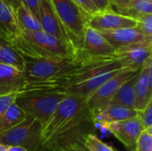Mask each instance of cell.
<instances>
[{
	"instance_id": "6da1fadb",
	"label": "cell",
	"mask_w": 152,
	"mask_h": 151,
	"mask_svg": "<svg viewBox=\"0 0 152 151\" xmlns=\"http://www.w3.org/2000/svg\"><path fill=\"white\" fill-rule=\"evenodd\" d=\"M95 125L85 100L68 95L41 128L44 151H59L66 145L92 133Z\"/></svg>"
},
{
	"instance_id": "7a4b0ae2",
	"label": "cell",
	"mask_w": 152,
	"mask_h": 151,
	"mask_svg": "<svg viewBox=\"0 0 152 151\" xmlns=\"http://www.w3.org/2000/svg\"><path fill=\"white\" fill-rule=\"evenodd\" d=\"M10 44L23 59L73 58L77 53L70 44L43 30H20V36Z\"/></svg>"
},
{
	"instance_id": "3957f363",
	"label": "cell",
	"mask_w": 152,
	"mask_h": 151,
	"mask_svg": "<svg viewBox=\"0 0 152 151\" xmlns=\"http://www.w3.org/2000/svg\"><path fill=\"white\" fill-rule=\"evenodd\" d=\"M53 11L76 51L81 49L89 15L72 0H50Z\"/></svg>"
},
{
	"instance_id": "277c9868",
	"label": "cell",
	"mask_w": 152,
	"mask_h": 151,
	"mask_svg": "<svg viewBox=\"0 0 152 151\" xmlns=\"http://www.w3.org/2000/svg\"><path fill=\"white\" fill-rule=\"evenodd\" d=\"M67 96L63 93L23 91L17 94L15 103L28 117H33L43 126Z\"/></svg>"
},
{
	"instance_id": "5b68a950",
	"label": "cell",
	"mask_w": 152,
	"mask_h": 151,
	"mask_svg": "<svg viewBox=\"0 0 152 151\" xmlns=\"http://www.w3.org/2000/svg\"><path fill=\"white\" fill-rule=\"evenodd\" d=\"M41 128L36 119L27 116L23 122L0 133V144L20 146L28 151H44L40 143Z\"/></svg>"
},
{
	"instance_id": "8992f818",
	"label": "cell",
	"mask_w": 152,
	"mask_h": 151,
	"mask_svg": "<svg viewBox=\"0 0 152 151\" xmlns=\"http://www.w3.org/2000/svg\"><path fill=\"white\" fill-rule=\"evenodd\" d=\"M75 57L76 55L73 58L24 59L23 74L26 85L44 82L56 77L73 63Z\"/></svg>"
},
{
	"instance_id": "52a82bcc",
	"label": "cell",
	"mask_w": 152,
	"mask_h": 151,
	"mask_svg": "<svg viewBox=\"0 0 152 151\" xmlns=\"http://www.w3.org/2000/svg\"><path fill=\"white\" fill-rule=\"evenodd\" d=\"M140 70L121 69L112 78L100 86L86 101V106L92 115V117L105 109L111 101L119 87Z\"/></svg>"
},
{
	"instance_id": "ba28073f",
	"label": "cell",
	"mask_w": 152,
	"mask_h": 151,
	"mask_svg": "<svg viewBox=\"0 0 152 151\" xmlns=\"http://www.w3.org/2000/svg\"><path fill=\"white\" fill-rule=\"evenodd\" d=\"M152 41L135 44L117 49L114 55L118 59L123 69L140 70L144 62L151 57Z\"/></svg>"
},
{
	"instance_id": "9c48e42d",
	"label": "cell",
	"mask_w": 152,
	"mask_h": 151,
	"mask_svg": "<svg viewBox=\"0 0 152 151\" xmlns=\"http://www.w3.org/2000/svg\"><path fill=\"white\" fill-rule=\"evenodd\" d=\"M88 27L100 31H110L119 28H135L136 20L133 18L122 15L113 9L98 12L89 17Z\"/></svg>"
},
{
	"instance_id": "30bf717a",
	"label": "cell",
	"mask_w": 152,
	"mask_h": 151,
	"mask_svg": "<svg viewBox=\"0 0 152 151\" xmlns=\"http://www.w3.org/2000/svg\"><path fill=\"white\" fill-rule=\"evenodd\" d=\"M104 127L107 128L127 150L136 151L137 140L143 130L137 117L124 121L110 123Z\"/></svg>"
},
{
	"instance_id": "8fae6325",
	"label": "cell",
	"mask_w": 152,
	"mask_h": 151,
	"mask_svg": "<svg viewBox=\"0 0 152 151\" xmlns=\"http://www.w3.org/2000/svg\"><path fill=\"white\" fill-rule=\"evenodd\" d=\"M37 20L43 31L70 44L67 34L56 16L50 0H39L37 7Z\"/></svg>"
},
{
	"instance_id": "7c38bea8",
	"label": "cell",
	"mask_w": 152,
	"mask_h": 151,
	"mask_svg": "<svg viewBox=\"0 0 152 151\" xmlns=\"http://www.w3.org/2000/svg\"><path fill=\"white\" fill-rule=\"evenodd\" d=\"M134 107L136 111L143 109L152 101V58L150 57L141 68L134 86Z\"/></svg>"
},
{
	"instance_id": "4fadbf2b",
	"label": "cell",
	"mask_w": 152,
	"mask_h": 151,
	"mask_svg": "<svg viewBox=\"0 0 152 151\" xmlns=\"http://www.w3.org/2000/svg\"><path fill=\"white\" fill-rule=\"evenodd\" d=\"M78 51L89 56L104 57L114 55L116 49L100 31L87 27L85 31L81 49Z\"/></svg>"
},
{
	"instance_id": "5bb4252c",
	"label": "cell",
	"mask_w": 152,
	"mask_h": 151,
	"mask_svg": "<svg viewBox=\"0 0 152 151\" xmlns=\"http://www.w3.org/2000/svg\"><path fill=\"white\" fill-rule=\"evenodd\" d=\"M25 85L22 71L12 66L0 63V96L21 93Z\"/></svg>"
},
{
	"instance_id": "9a60e30c",
	"label": "cell",
	"mask_w": 152,
	"mask_h": 151,
	"mask_svg": "<svg viewBox=\"0 0 152 151\" xmlns=\"http://www.w3.org/2000/svg\"><path fill=\"white\" fill-rule=\"evenodd\" d=\"M101 33L116 50L139 43L152 41L151 37L146 36L136 28H119Z\"/></svg>"
},
{
	"instance_id": "2e32d148",
	"label": "cell",
	"mask_w": 152,
	"mask_h": 151,
	"mask_svg": "<svg viewBox=\"0 0 152 151\" xmlns=\"http://www.w3.org/2000/svg\"><path fill=\"white\" fill-rule=\"evenodd\" d=\"M20 34L14 10L5 0H0V39L12 43Z\"/></svg>"
},
{
	"instance_id": "e0dca14e",
	"label": "cell",
	"mask_w": 152,
	"mask_h": 151,
	"mask_svg": "<svg viewBox=\"0 0 152 151\" xmlns=\"http://www.w3.org/2000/svg\"><path fill=\"white\" fill-rule=\"evenodd\" d=\"M137 117V111L134 109L126 108L119 105H108L101 112L93 117L94 125H100L105 126L108 124L127 120Z\"/></svg>"
},
{
	"instance_id": "ac0fdd59",
	"label": "cell",
	"mask_w": 152,
	"mask_h": 151,
	"mask_svg": "<svg viewBox=\"0 0 152 151\" xmlns=\"http://www.w3.org/2000/svg\"><path fill=\"white\" fill-rule=\"evenodd\" d=\"M139 72L132 77L130 79L126 81L118 90L115 96L111 100L110 103L109 105H119L124 106L126 108L134 109V101H135V95H134V86L137 80Z\"/></svg>"
},
{
	"instance_id": "d6986e66",
	"label": "cell",
	"mask_w": 152,
	"mask_h": 151,
	"mask_svg": "<svg viewBox=\"0 0 152 151\" xmlns=\"http://www.w3.org/2000/svg\"><path fill=\"white\" fill-rule=\"evenodd\" d=\"M0 63L16 68L23 72L24 59L19 52L9 43L0 39Z\"/></svg>"
},
{
	"instance_id": "ffe728a7",
	"label": "cell",
	"mask_w": 152,
	"mask_h": 151,
	"mask_svg": "<svg viewBox=\"0 0 152 151\" xmlns=\"http://www.w3.org/2000/svg\"><path fill=\"white\" fill-rule=\"evenodd\" d=\"M27 117L25 112L14 102L3 115L0 120V133L23 122Z\"/></svg>"
},
{
	"instance_id": "44dd1931",
	"label": "cell",
	"mask_w": 152,
	"mask_h": 151,
	"mask_svg": "<svg viewBox=\"0 0 152 151\" xmlns=\"http://www.w3.org/2000/svg\"><path fill=\"white\" fill-rule=\"evenodd\" d=\"M15 16L20 30L39 31L42 30L38 20L28 10V8L20 4L15 10Z\"/></svg>"
},
{
	"instance_id": "7402d4cb",
	"label": "cell",
	"mask_w": 152,
	"mask_h": 151,
	"mask_svg": "<svg viewBox=\"0 0 152 151\" xmlns=\"http://www.w3.org/2000/svg\"><path fill=\"white\" fill-rule=\"evenodd\" d=\"M152 14V1L132 0L126 11V16L137 20L140 17Z\"/></svg>"
},
{
	"instance_id": "603a6c76",
	"label": "cell",
	"mask_w": 152,
	"mask_h": 151,
	"mask_svg": "<svg viewBox=\"0 0 152 151\" xmlns=\"http://www.w3.org/2000/svg\"><path fill=\"white\" fill-rule=\"evenodd\" d=\"M83 142L89 151H117L111 146L101 141L94 133L85 135Z\"/></svg>"
},
{
	"instance_id": "cb8c5ba5",
	"label": "cell",
	"mask_w": 152,
	"mask_h": 151,
	"mask_svg": "<svg viewBox=\"0 0 152 151\" xmlns=\"http://www.w3.org/2000/svg\"><path fill=\"white\" fill-rule=\"evenodd\" d=\"M136 151H152V128L142 131L136 142Z\"/></svg>"
},
{
	"instance_id": "d4e9b609",
	"label": "cell",
	"mask_w": 152,
	"mask_h": 151,
	"mask_svg": "<svg viewBox=\"0 0 152 151\" xmlns=\"http://www.w3.org/2000/svg\"><path fill=\"white\" fill-rule=\"evenodd\" d=\"M137 117L139 118L143 130L152 128V101L143 109L137 111Z\"/></svg>"
},
{
	"instance_id": "484cf974",
	"label": "cell",
	"mask_w": 152,
	"mask_h": 151,
	"mask_svg": "<svg viewBox=\"0 0 152 151\" xmlns=\"http://www.w3.org/2000/svg\"><path fill=\"white\" fill-rule=\"evenodd\" d=\"M136 20V28L143 35L152 38V14L145 15L138 18Z\"/></svg>"
},
{
	"instance_id": "4316f807",
	"label": "cell",
	"mask_w": 152,
	"mask_h": 151,
	"mask_svg": "<svg viewBox=\"0 0 152 151\" xmlns=\"http://www.w3.org/2000/svg\"><path fill=\"white\" fill-rule=\"evenodd\" d=\"M72 1L76 3L89 16H92L99 12L97 7L93 4L91 0H72Z\"/></svg>"
},
{
	"instance_id": "83f0119b",
	"label": "cell",
	"mask_w": 152,
	"mask_h": 151,
	"mask_svg": "<svg viewBox=\"0 0 152 151\" xmlns=\"http://www.w3.org/2000/svg\"><path fill=\"white\" fill-rule=\"evenodd\" d=\"M18 93L9 94V95H4L0 96V120L4 114V112L7 110V109L15 102L16 97Z\"/></svg>"
},
{
	"instance_id": "f1b7e54d",
	"label": "cell",
	"mask_w": 152,
	"mask_h": 151,
	"mask_svg": "<svg viewBox=\"0 0 152 151\" xmlns=\"http://www.w3.org/2000/svg\"><path fill=\"white\" fill-rule=\"evenodd\" d=\"M59 151H89V150L85 146L83 138H81L66 145Z\"/></svg>"
},
{
	"instance_id": "f546056e",
	"label": "cell",
	"mask_w": 152,
	"mask_h": 151,
	"mask_svg": "<svg viewBox=\"0 0 152 151\" xmlns=\"http://www.w3.org/2000/svg\"><path fill=\"white\" fill-rule=\"evenodd\" d=\"M131 1L132 0H113L112 4H113V6H115L117 9V12L126 16L127 8Z\"/></svg>"
},
{
	"instance_id": "4dcf8cb0",
	"label": "cell",
	"mask_w": 152,
	"mask_h": 151,
	"mask_svg": "<svg viewBox=\"0 0 152 151\" xmlns=\"http://www.w3.org/2000/svg\"><path fill=\"white\" fill-rule=\"evenodd\" d=\"M20 2L37 19V7L39 0H20Z\"/></svg>"
},
{
	"instance_id": "1f68e13d",
	"label": "cell",
	"mask_w": 152,
	"mask_h": 151,
	"mask_svg": "<svg viewBox=\"0 0 152 151\" xmlns=\"http://www.w3.org/2000/svg\"><path fill=\"white\" fill-rule=\"evenodd\" d=\"M91 1L97 7L99 12L112 9V7H113L111 0H91Z\"/></svg>"
},
{
	"instance_id": "d6a6232c",
	"label": "cell",
	"mask_w": 152,
	"mask_h": 151,
	"mask_svg": "<svg viewBox=\"0 0 152 151\" xmlns=\"http://www.w3.org/2000/svg\"><path fill=\"white\" fill-rule=\"evenodd\" d=\"M5 1L12 7L13 10H15V9L21 4L20 0H5Z\"/></svg>"
},
{
	"instance_id": "836d02e7",
	"label": "cell",
	"mask_w": 152,
	"mask_h": 151,
	"mask_svg": "<svg viewBox=\"0 0 152 151\" xmlns=\"http://www.w3.org/2000/svg\"><path fill=\"white\" fill-rule=\"evenodd\" d=\"M7 151H28L26 149L20 146H10L7 148Z\"/></svg>"
},
{
	"instance_id": "e575fe53",
	"label": "cell",
	"mask_w": 152,
	"mask_h": 151,
	"mask_svg": "<svg viewBox=\"0 0 152 151\" xmlns=\"http://www.w3.org/2000/svg\"><path fill=\"white\" fill-rule=\"evenodd\" d=\"M7 148H8L7 146L0 144V151H7Z\"/></svg>"
},
{
	"instance_id": "d590c367",
	"label": "cell",
	"mask_w": 152,
	"mask_h": 151,
	"mask_svg": "<svg viewBox=\"0 0 152 151\" xmlns=\"http://www.w3.org/2000/svg\"><path fill=\"white\" fill-rule=\"evenodd\" d=\"M112 1H113V0H111V2H112Z\"/></svg>"
},
{
	"instance_id": "8d00e7d4",
	"label": "cell",
	"mask_w": 152,
	"mask_h": 151,
	"mask_svg": "<svg viewBox=\"0 0 152 151\" xmlns=\"http://www.w3.org/2000/svg\"><path fill=\"white\" fill-rule=\"evenodd\" d=\"M151 1H152V0H151Z\"/></svg>"
}]
</instances>
